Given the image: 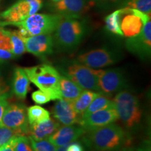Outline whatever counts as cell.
<instances>
[{
	"label": "cell",
	"mask_w": 151,
	"mask_h": 151,
	"mask_svg": "<svg viewBox=\"0 0 151 151\" xmlns=\"http://www.w3.org/2000/svg\"><path fill=\"white\" fill-rule=\"evenodd\" d=\"M120 29L123 36L130 38L141 32L143 24L150 19V15L136 9L124 8L120 9Z\"/></svg>",
	"instance_id": "7"
},
{
	"label": "cell",
	"mask_w": 151,
	"mask_h": 151,
	"mask_svg": "<svg viewBox=\"0 0 151 151\" xmlns=\"http://www.w3.org/2000/svg\"><path fill=\"white\" fill-rule=\"evenodd\" d=\"M61 16L49 14L32 15L22 21L14 25L23 28L29 36L38 35H51L55 31L59 23Z\"/></svg>",
	"instance_id": "5"
},
{
	"label": "cell",
	"mask_w": 151,
	"mask_h": 151,
	"mask_svg": "<svg viewBox=\"0 0 151 151\" xmlns=\"http://www.w3.org/2000/svg\"><path fill=\"white\" fill-rule=\"evenodd\" d=\"M0 151H1V147H0Z\"/></svg>",
	"instance_id": "42"
},
{
	"label": "cell",
	"mask_w": 151,
	"mask_h": 151,
	"mask_svg": "<svg viewBox=\"0 0 151 151\" xmlns=\"http://www.w3.org/2000/svg\"><path fill=\"white\" fill-rule=\"evenodd\" d=\"M60 89L62 98L71 101L76 99L83 91L81 87L65 75L60 76Z\"/></svg>",
	"instance_id": "20"
},
{
	"label": "cell",
	"mask_w": 151,
	"mask_h": 151,
	"mask_svg": "<svg viewBox=\"0 0 151 151\" xmlns=\"http://www.w3.org/2000/svg\"><path fill=\"white\" fill-rule=\"evenodd\" d=\"M30 6V16L37 14L42 6L41 0H27Z\"/></svg>",
	"instance_id": "33"
},
{
	"label": "cell",
	"mask_w": 151,
	"mask_h": 151,
	"mask_svg": "<svg viewBox=\"0 0 151 151\" xmlns=\"http://www.w3.org/2000/svg\"><path fill=\"white\" fill-rule=\"evenodd\" d=\"M67 151H84V148L81 143L75 141L68 144Z\"/></svg>",
	"instance_id": "35"
},
{
	"label": "cell",
	"mask_w": 151,
	"mask_h": 151,
	"mask_svg": "<svg viewBox=\"0 0 151 151\" xmlns=\"http://www.w3.org/2000/svg\"><path fill=\"white\" fill-rule=\"evenodd\" d=\"M52 113L57 121L63 125L78 124L81 119V115L73 109L72 101L65 99H58L52 106Z\"/></svg>",
	"instance_id": "14"
},
{
	"label": "cell",
	"mask_w": 151,
	"mask_h": 151,
	"mask_svg": "<svg viewBox=\"0 0 151 151\" xmlns=\"http://www.w3.org/2000/svg\"><path fill=\"white\" fill-rule=\"evenodd\" d=\"M118 116L115 106L102 109L81 118L78 124L86 132L113 123L118 120Z\"/></svg>",
	"instance_id": "10"
},
{
	"label": "cell",
	"mask_w": 151,
	"mask_h": 151,
	"mask_svg": "<svg viewBox=\"0 0 151 151\" xmlns=\"http://www.w3.org/2000/svg\"><path fill=\"white\" fill-rule=\"evenodd\" d=\"M77 62L90 68H102L115 63L112 53L105 48H99L80 55Z\"/></svg>",
	"instance_id": "13"
},
{
	"label": "cell",
	"mask_w": 151,
	"mask_h": 151,
	"mask_svg": "<svg viewBox=\"0 0 151 151\" xmlns=\"http://www.w3.org/2000/svg\"><path fill=\"white\" fill-rule=\"evenodd\" d=\"M10 37L12 46L11 52L16 57L21 55L26 50L24 40L18 35L17 31L10 32Z\"/></svg>",
	"instance_id": "26"
},
{
	"label": "cell",
	"mask_w": 151,
	"mask_h": 151,
	"mask_svg": "<svg viewBox=\"0 0 151 151\" xmlns=\"http://www.w3.org/2000/svg\"><path fill=\"white\" fill-rule=\"evenodd\" d=\"M24 42L26 50L39 58H45L53 51V38L51 35L30 36L24 39Z\"/></svg>",
	"instance_id": "12"
},
{
	"label": "cell",
	"mask_w": 151,
	"mask_h": 151,
	"mask_svg": "<svg viewBox=\"0 0 151 151\" xmlns=\"http://www.w3.org/2000/svg\"><path fill=\"white\" fill-rule=\"evenodd\" d=\"M60 127V123L55 119L49 118L38 123L29 125L28 137L33 140L39 141L46 139L55 133Z\"/></svg>",
	"instance_id": "18"
},
{
	"label": "cell",
	"mask_w": 151,
	"mask_h": 151,
	"mask_svg": "<svg viewBox=\"0 0 151 151\" xmlns=\"http://www.w3.org/2000/svg\"><path fill=\"white\" fill-rule=\"evenodd\" d=\"M6 99L7 98H0V126H1V118H2L4 113L9 105Z\"/></svg>",
	"instance_id": "36"
},
{
	"label": "cell",
	"mask_w": 151,
	"mask_h": 151,
	"mask_svg": "<svg viewBox=\"0 0 151 151\" xmlns=\"http://www.w3.org/2000/svg\"><path fill=\"white\" fill-rule=\"evenodd\" d=\"M55 32V39L58 48L70 50L81 43L86 28L82 22L76 18L61 16Z\"/></svg>",
	"instance_id": "4"
},
{
	"label": "cell",
	"mask_w": 151,
	"mask_h": 151,
	"mask_svg": "<svg viewBox=\"0 0 151 151\" xmlns=\"http://www.w3.org/2000/svg\"><path fill=\"white\" fill-rule=\"evenodd\" d=\"M1 126L12 129H21L29 135V125L28 123L27 109L22 103L8 105L1 118Z\"/></svg>",
	"instance_id": "8"
},
{
	"label": "cell",
	"mask_w": 151,
	"mask_h": 151,
	"mask_svg": "<svg viewBox=\"0 0 151 151\" xmlns=\"http://www.w3.org/2000/svg\"><path fill=\"white\" fill-rule=\"evenodd\" d=\"M51 1H54V2H58V1H61V0H51Z\"/></svg>",
	"instance_id": "39"
},
{
	"label": "cell",
	"mask_w": 151,
	"mask_h": 151,
	"mask_svg": "<svg viewBox=\"0 0 151 151\" xmlns=\"http://www.w3.org/2000/svg\"><path fill=\"white\" fill-rule=\"evenodd\" d=\"M86 132L84 142L93 151H116L129 142L127 132L114 123Z\"/></svg>",
	"instance_id": "1"
},
{
	"label": "cell",
	"mask_w": 151,
	"mask_h": 151,
	"mask_svg": "<svg viewBox=\"0 0 151 151\" xmlns=\"http://www.w3.org/2000/svg\"><path fill=\"white\" fill-rule=\"evenodd\" d=\"M101 1H116V0H101Z\"/></svg>",
	"instance_id": "40"
},
{
	"label": "cell",
	"mask_w": 151,
	"mask_h": 151,
	"mask_svg": "<svg viewBox=\"0 0 151 151\" xmlns=\"http://www.w3.org/2000/svg\"><path fill=\"white\" fill-rule=\"evenodd\" d=\"M32 98L33 101L37 104H44L51 100V98L48 94H46L41 90H37V91L34 92L32 94Z\"/></svg>",
	"instance_id": "31"
},
{
	"label": "cell",
	"mask_w": 151,
	"mask_h": 151,
	"mask_svg": "<svg viewBox=\"0 0 151 151\" xmlns=\"http://www.w3.org/2000/svg\"><path fill=\"white\" fill-rule=\"evenodd\" d=\"M2 62L0 60V63ZM9 88L6 84L4 80L2 75H1V71H0V98H7L9 97Z\"/></svg>",
	"instance_id": "32"
},
{
	"label": "cell",
	"mask_w": 151,
	"mask_h": 151,
	"mask_svg": "<svg viewBox=\"0 0 151 151\" xmlns=\"http://www.w3.org/2000/svg\"><path fill=\"white\" fill-rule=\"evenodd\" d=\"M10 32L0 27V48L11 52L12 46H11Z\"/></svg>",
	"instance_id": "30"
},
{
	"label": "cell",
	"mask_w": 151,
	"mask_h": 151,
	"mask_svg": "<svg viewBox=\"0 0 151 151\" xmlns=\"http://www.w3.org/2000/svg\"><path fill=\"white\" fill-rule=\"evenodd\" d=\"M68 145H66V146L58 147V148H56V151H67V148Z\"/></svg>",
	"instance_id": "37"
},
{
	"label": "cell",
	"mask_w": 151,
	"mask_h": 151,
	"mask_svg": "<svg viewBox=\"0 0 151 151\" xmlns=\"http://www.w3.org/2000/svg\"><path fill=\"white\" fill-rule=\"evenodd\" d=\"M120 10H117L106 17V27L109 32L115 35L123 36L120 24Z\"/></svg>",
	"instance_id": "24"
},
{
	"label": "cell",
	"mask_w": 151,
	"mask_h": 151,
	"mask_svg": "<svg viewBox=\"0 0 151 151\" xmlns=\"http://www.w3.org/2000/svg\"><path fill=\"white\" fill-rule=\"evenodd\" d=\"M127 8L138 10L144 14L150 15L151 0H132L127 4Z\"/></svg>",
	"instance_id": "27"
},
{
	"label": "cell",
	"mask_w": 151,
	"mask_h": 151,
	"mask_svg": "<svg viewBox=\"0 0 151 151\" xmlns=\"http://www.w3.org/2000/svg\"><path fill=\"white\" fill-rule=\"evenodd\" d=\"M29 86V80L24 68L16 67L14 70L13 78V93L19 99H24L27 96Z\"/></svg>",
	"instance_id": "19"
},
{
	"label": "cell",
	"mask_w": 151,
	"mask_h": 151,
	"mask_svg": "<svg viewBox=\"0 0 151 151\" xmlns=\"http://www.w3.org/2000/svg\"><path fill=\"white\" fill-rule=\"evenodd\" d=\"M101 92H92L91 90H83L79 97L72 101L73 108L79 115H82L93 100Z\"/></svg>",
	"instance_id": "21"
},
{
	"label": "cell",
	"mask_w": 151,
	"mask_h": 151,
	"mask_svg": "<svg viewBox=\"0 0 151 151\" xmlns=\"http://www.w3.org/2000/svg\"><path fill=\"white\" fill-rule=\"evenodd\" d=\"M29 140L34 151H56V147L47 139L35 141L29 138Z\"/></svg>",
	"instance_id": "28"
},
{
	"label": "cell",
	"mask_w": 151,
	"mask_h": 151,
	"mask_svg": "<svg viewBox=\"0 0 151 151\" xmlns=\"http://www.w3.org/2000/svg\"><path fill=\"white\" fill-rule=\"evenodd\" d=\"M86 133V130L79 124L60 126L55 133L48 137V141L55 147L63 146L76 141Z\"/></svg>",
	"instance_id": "16"
},
{
	"label": "cell",
	"mask_w": 151,
	"mask_h": 151,
	"mask_svg": "<svg viewBox=\"0 0 151 151\" xmlns=\"http://www.w3.org/2000/svg\"><path fill=\"white\" fill-rule=\"evenodd\" d=\"M17 137L13 138L9 142L1 146V151H15V146H16Z\"/></svg>",
	"instance_id": "34"
},
{
	"label": "cell",
	"mask_w": 151,
	"mask_h": 151,
	"mask_svg": "<svg viewBox=\"0 0 151 151\" xmlns=\"http://www.w3.org/2000/svg\"><path fill=\"white\" fill-rule=\"evenodd\" d=\"M15 151H34L29 137L20 136L17 137Z\"/></svg>",
	"instance_id": "29"
},
{
	"label": "cell",
	"mask_w": 151,
	"mask_h": 151,
	"mask_svg": "<svg viewBox=\"0 0 151 151\" xmlns=\"http://www.w3.org/2000/svg\"><path fill=\"white\" fill-rule=\"evenodd\" d=\"M117 151V150H116ZM118 151H124L123 150H118Z\"/></svg>",
	"instance_id": "41"
},
{
	"label": "cell",
	"mask_w": 151,
	"mask_h": 151,
	"mask_svg": "<svg viewBox=\"0 0 151 151\" xmlns=\"http://www.w3.org/2000/svg\"><path fill=\"white\" fill-rule=\"evenodd\" d=\"M114 106V102L113 101L109 99V98L101 93L97 96V97L92 101L91 104L89 105V106L86 109V110L84 111V113L81 115V118L86 117L88 115L96 111L102 110L109 108V107Z\"/></svg>",
	"instance_id": "22"
},
{
	"label": "cell",
	"mask_w": 151,
	"mask_h": 151,
	"mask_svg": "<svg viewBox=\"0 0 151 151\" xmlns=\"http://www.w3.org/2000/svg\"><path fill=\"white\" fill-rule=\"evenodd\" d=\"M122 150H123L124 151H135V150H134L133 149H131V148H123L122 149Z\"/></svg>",
	"instance_id": "38"
},
{
	"label": "cell",
	"mask_w": 151,
	"mask_h": 151,
	"mask_svg": "<svg viewBox=\"0 0 151 151\" xmlns=\"http://www.w3.org/2000/svg\"><path fill=\"white\" fill-rule=\"evenodd\" d=\"M24 69L29 81L48 94L51 100L62 99L60 89V74L55 68L48 64H42Z\"/></svg>",
	"instance_id": "2"
},
{
	"label": "cell",
	"mask_w": 151,
	"mask_h": 151,
	"mask_svg": "<svg viewBox=\"0 0 151 151\" xmlns=\"http://www.w3.org/2000/svg\"><path fill=\"white\" fill-rule=\"evenodd\" d=\"M30 16V6L27 0H20L4 11L0 17L4 20V24H15Z\"/></svg>",
	"instance_id": "17"
},
{
	"label": "cell",
	"mask_w": 151,
	"mask_h": 151,
	"mask_svg": "<svg viewBox=\"0 0 151 151\" xmlns=\"http://www.w3.org/2000/svg\"><path fill=\"white\" fill-rule=\"evenodd\" d=\"M93 6L88 0H61L55 4V9L59 15L69 18H78Z\"/></svg>",
	"instance_id": "15"
},
{
	"label": "cell",
	"mask_w": 151,
	"mask_h": 151,
	"mask_svg": "<svg viewBox=\"0 0 151 151\" xmlns=\"http://www.w3.org/2000/svg\"><path fill=\"white\" fill-rule=\"evenodd\" d=\"M101 69H94L75 62L67 67L65 76L78 84L83 89L100 92L98 77Z\"/></svg>",
	"instance_id": "6"
},
{
	"label": "cell",
	"mask_w": 151,
	"mask_h": 151,
	"mask_svg": "<svg viewBox=\"0 0 151 151\" xmlns=\"http://www.w3.org/2000/svg\"><path fill=\"white\" fill-rule=\"evenodd\" d=\"M20 136L27 135L26 132L21 129H12V128L0 126V147L9 142L13 138L20 137Z\"/></svg>",
	"instance_id": "25"
},
{
	"label": "cell",
	"mask_w": 151,
	"mask_h": 151,
	"mask_svg": "<svg viewBox=\"0 0 151 151\" xmlns=\"http://www.w3.org/2000/svg\"><path fill=\"white\" fill-rule=\"evenodd\" d=\"M98 85L101 93L111 95L123 89L126 86V80L120 69H101L98 77Z\"/></svg>",
	"instance_id": "9"
},
{
	"label": "cell",
	"mask_w": 151,
	"mask_h": 151,
	"mask_svg": "<svg viewBox=\"0 0 151 151\" xmlns=\"http://www.w3.org/2000/svg\"><path fill=\"white\" fill-rule=\"evenodd\" d=\"M27 116L29 125H32L50 118V113L44 108L36 105L27 109Z\"/></svg>",
	"instance_id": "23"
},
{
	"label": "cell",
	"mask_w": 151,
	"mask_h": 151,
	"mask_svg": "<svg viewBox=\"0 0 151 151\" xmlns=\"http://www.w3.org/2000/svg\"><path fill=\"white\" fill-rule=\"evenodd\" d=\"M115 109L127 129L137 127L142 119V109L137 96L127 90L119 92L113 100Z\"/></svg>",
	"instance_id": "3"
},
{
	"label": "cell",
	"mask_w": 151,
	"mask_h": 151,
	"mask_svg": "<svg viewBox=\"0 0 151 151\" xmlns=\"http://www.w3.org/2000/svg\"><path fill=\"white\" fill-rule=\"evenodd\" d=\"M130 51L141 58H148L151 52V21L150 19L143 24L141 32L130 37L126 43Z\"/></svg>",
	"instance_id": "11"
}]
</instances>
